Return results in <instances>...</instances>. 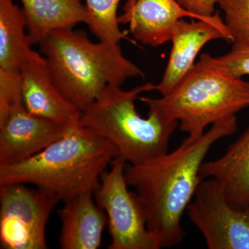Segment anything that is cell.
<instances>
[{"label":"cell","instance_id":"cell-12","mask_svg":"<svg viewBox=\"0 0 249 249\" xmlns=\"http://www.w3.org/2000/svg\"><path fill=\"white\" fill-rule=\"evenodd\" d=\"M124 11L119 23L128 24L134 38L151 47L171 41L177 24L183 18L201 20L176 0H136Z\"/></svg>","mask_w":249,"mask_h":249},{"label":"cell","instance_id":"cell-7","mask_svg":"<svg viewBox=\"0 0 249 249\" xmlns=\"http://www.w3.org/2000/svg\"><path fill=\"white\" fill-rule=\"evenodd\" d=\"M187 212L209 249H249V205L231 199L214 178L201 181Z\"/></svg>","mask_w":249,"mask_h":249},{"label":"cell","instance_id":"cell-13","mask_svg":"<svg viewBox=\"0 0 249 249\" xmlns=\"http://www.w3.org/2000/svg\"><path fill=\"white\" fill-rule=\"evenodd\" d=\"M59 245L62 249H97L107 224L106 213L96 202L94 192L82 193L64 202Z\"/></svg>","mask_w":249,"mask_h":249},{"label":"cell","instance_id":"cell-11","mask_svg":"<svg viewBox=\"0 0 249 249\" xmlns=\"http://www.w3.org/2000/svg\"><path fill=\"white\" fill-rule=\"evenodd\" d=\"M224 39L232 42L228 31L204 20L178 21L172 37V49L163 77L156 85L161 96L169 93L196 65L198 54L208 42Z\"/></svg>","mask_w":249,"mask_h":249},{"label":"cell","instance_id":"cell-16","mask_svg":"<svg viewBox=\"0 0 249 249\" xmlns=\"http://www.w3.org/2000/svg\"><path fill=\"white\" fill-rule=\"evenodd\" d=\"M32 46L22 9L14 0H0V69L19 73Z\"/></svg>","mask_w":249,"mask_h":249},{"label":"cell","instance_id":"cell-4","mask_svg":"<svg viewBox=\"0 0 249 249\" xmlns=\"http://www.w3.org/2000/svg\"><path fill=\"white\" fill-rule=\"evenodd\" d=\"M139 99L168 120L178 121L188 137H199L210 124L235 117L249 107V82L229 73L215 57L204 53L169 93Z\"/></svg>","mask_w":249,"mask_h":249},{"label":"cell","instance_id":"cell-15","mask_svg":"<svg viewBox=\"0 0 249 249\" xmlns=\"http://www.w3.org/2000/svg\"><path fill=\"white\" fill-rule=\"evenodd\" d=\"M200 173L219 181L232 200L249 205V125L224 155L204 161Z\"/></svg>","mask_w":249,"mask_h":249},{"label":"cell","instance_id":"cell-6","mask_svg":"<svg viewBox=\"0 0 249 249\" xmlns=\"http://www.w3.org/2000/svg\"><path fill=\"white\" fill-rule=\"evenodd\" d=\"M126 163L120 157L114 159L94 191L95 200L107 217L111 237L108 249H160L158 239L147 229L137 195L129 191L124 174Z\"/></svg>","mask_w":249,"mask_h":249},{"label":"cell","instance_id":"cell-19","mask_svg":"<svg viewBox=\"0 0 249 249\" xmlns=\"http://www.w3.org/2000/svg\"><path fill=\"white\" fill-rule=\"evenodd\" d=\"M21 104L24 103L19 73L0 69V124Z\"/></svg>","mask_w":249,"mask_h":249},{"label":"cell","instance_id":"cell-21","mask_svg":"<svg viewBox=\"0 0 249 249\" xmlns=\"http://www.w3.org/2000/svg\"><path fill=\"white\" fill-rule=\"evenodd\" d=\"M183 9L196 15L201 20L216 24L224 30L228 31L220 15L214 13V8L219 0H176ZM230 34V33H229ZM231 35V34H230Z\"/></svg>","mask_w":249,"mask_h":249},{"label":"cell","instance_id":"cell-18","mask_svg":"<svg viewBox=\"0 0 249 249\" xmlns=\"http://www.w3.org/2000/svg\"><path fill=\"white\" fill-rule=\"evenodd\" d=\"M232 42L249 43V0H219Z\"/></svg>","mask_w":249,"mask_h":249},{"label":"cell","instance_id":"cell-9","mask_svg":"<svg viewBox=\"0 0 249 249\" xmlns=\"http://www.w3.org/2000/svg\"><path fill=\"white\" fill-rule=\"evenodd\" d=\"M71 124L34 115L24 104L19 105L0 124V165L16 164L34 157L62 138Z\"/></svg>","mask_w":249,"mask_h":249},{"label":"cell","instance_id":"cell-14","mask_svg":"<svg viewBox=\"0 0 249 249\" xmlns=\"http://www.w3.org/2000/svg\"><path fill=\"white\" fill-rule=\"evenodd\" d=\"M32 45H40L53 31L86 24L88 11L83 0H20Z\"/></svg>","mask_w":249,"mask_h":249},{"label":"cell","instance_id":"cell-17","mask_svg":"<svg viewBox=\"0 0 249 249\" xmlns=\"http://www.w3.org/2000/svg\"><path fill=\"white\" fill-rule=\"evenodd\" d=\"M88 11L86 24L98 41L119 43L127 39L119 27L118 7L121 0H85ZM136 0H129L125 7Z\"/></svg>","mask_w":249,"mask_h":249},{"label":"cell","instance_id":"cell-8","mask_svg":"<svg viewBox=\"0 0 249 249\" xmlns=\"http://www.w3.org/2000/svg\"><path fill=\"white\" fill-rule=\"evenodd\" d=\"M60 199L22 183L0 185V246L3 249H45L46 227Z\"/></svg>","mask_w":249,"mask_h":249},{"label":"cell","instance_id":"cell-20","mask_svg":"<svg viewBox=\"0 0 249 249\" xmlns=\"http://www.w3.org/2000/svg\"><path fill=\"white\" fill-rule=\"evenodd\" d=\"M215 59L221 67L233 76H249V43L232 42L228 53Z\"/></svg>","mask_w":249,"mask_h":249},{"label":"cell","instance_id":"cell-1","mask_svg":"<svg viewBox=\"0 0 249 249\" xmlns=\"http://www.w3.org/2000/svg\"><path fill=\"white\" fill-rule=\"evenodd\" d=\"M237 117L216 123L199 137H187L170 152L138 165L126 163L124 178L145 214L147 229L160 249L179 245L186 232L181 220L204 179L200 171L211 147L237 132Z\"/></svg>","mask_w":249,"mask_h":249},{"label":"cell","instance_id":"cell-10","mask_svg":"<svg viewBox=\"0 0 249 249\" xmlns=\"http://www.w3.org/2000/svg\"><path fill=\"white\" fill-rule=\"evenodd\" d=\"M19 76L23 103L31 114L62 124L79 121L81 111L59 91L42 54L34 50Z\"/></svg>","mask_w":249,"mask_h":249},{"label":"cell","instance_id":"cell-3","mask_svg":"<svg viewBox=\"0 0 249 249\" xmlns=\"http://www.w3.org/2000/svg\"><path fill=\"white\" fill-rule=\"evenodd\" d=\"M39 48L59 91L81 112L109 85L121 87L129 78L144 76L119 43L91 42L83 31H53Z\"/></svg>","mask_w":249,"mask_h":249},{"label":"cell","instance_id":"cell-2","mask_svg":"<svg viewBox=\"0 0 249 249\" xmlns=\"http://www.w3.org/2000/svg\"><path fill=\"white\" fill-rule=\"evenodd\" d=\"M117 157L112 144L78 121L62 138L37 155L16 164L0 165V185H32L65 202L82 193L94 192Z\"/></svg>","mask_w":249,"mask_h":249},{"label":"cell","instance_id":"cell-5","mask_svg":"<svg viewBox=\"0 0 249 249\" xmlns=\"http://www.w3.org/2000/svg\"><path fill=\"white\" fill-rule=\"evenodd\" d=\"M155 90L152 83L129 90L109 85L97 101L82 111L80 124L112 144L119 157L129 164H140L163 155L168 152L178 123L151 109L148 116L142 118L135 106L139 95Z\"/></svg>","mask_w":249,"mask_h":249}]
</instances>
